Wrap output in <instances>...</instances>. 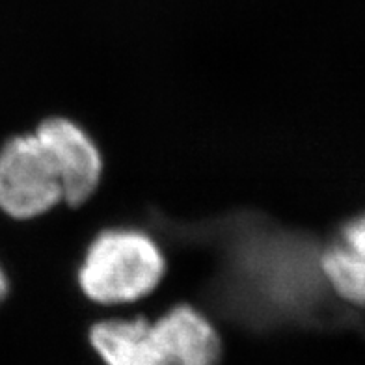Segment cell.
<instances>
[{
  "label": "cell",
  "mask_w": 365,
  "mask_h": 365,
  "mask_svg": "<svg viewBox=\"0 0 365 365\" xmlns=\"http://www.w3.org/2000/svg\"><path fill=\"white\" fill-rule=\"evenodd\" d=\"M164 270V255L151 237L138 230H108L88 248L78 285L97 304H129L148 297Z\"/></svg>",
  "instance_id": "obj_1"
},
{
  "label": "cell",
  "mask_w": 365,
  "mask_h": 365,
  "mask_svg": "<svg viewBox=\"0 0 365 365\" xmlns=\"http://www.w3.org/2000/svg\"><path fill=\"white\" fill-rule=\"evenodd\" d=\"M63 200L47 151L36 135H17L0 148V212L30 220Z\"/></svg>",
  "instance_id": "obj_2"
},
{
  "label": "cell",
  "mask_w": 365,
  "mask_h": 365,
  "mask_svg": "<svg viewBox=\"0 0 365 365\" xmlns=\"http://www.w3.org/2000/svg\"><path fill=\"white\" fill-rule=\"evenodd\" d=\"M34 135L56 170L63 202L77 207L90 200L101 181L103 160L86 130L66 118H53L43 121Z\"/></svg>",
  "instance_id": "obj_3"
},
{
  "label": "cell",
  "mask_w": 365,
  "mask_h": 365,
  "mask_svg": "<svg viewBox=\"0 0 365 365\" xmlns=\"http://www.w3.org/2000/svg\"><path fill=\"white\" fill-rule=\"evenodd\" d=\"M160 365H218L222 341L211 321L190 306H178L151 322Z\"/></svg>",
  "instance_id": "obj_4"
},
{
  "label": "cell",
  "mask_w": 365,
  "mask_h": 365,
  "mask_svg": "<svg viewBox=\"0 0 365 365\" xmlns=\"http://www.w3.org/2000/svg\"><path fill=\"white\" fill-rule=\"evenodd\" d=\"M321 272L346 302L365 306V215L356 217L321 254Z\"/></svg>",
  "instance_id": "obj_5"
},
{
  "label": "cell",
  "mask_w": 365,
  "mask_h": 365,
  "mask_svg": "<svg viewBox=\"0 0 365 365\" xmlns=\"http://www.w3.org/2000/svg\"><path fill=\"white\" fill-rule=\"evenodd\" d=\"M90 341L106 365H160L151 322L142 317L97 322Z\"/></svg>",
  "instance_id": "obj_6"
},
{
  "label": "cell",
  "mask_w": 365,
  "mask_h": 365,
  "mask_svg": "<svg viewBox=\"0 0 365 365\" xmlns=\"http://www.w3.org/2000/svg\"><path fill=\"white\" fill-rule=\"evenodd\" d=\"M8 294H10V279H8V274L0 263V304L4 302Z\"/></svg>",
  "instance_id": "obj_7"
}]
</instances>
